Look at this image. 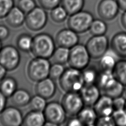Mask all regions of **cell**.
Listing matches in <instances>:
<instances>
[{
    "mask_svg": "<svg viewBox=\"0 0 126 126\" xmlns=\"http://www.w3.org/2000/svg\"><path fill=\"white\" fill-rule=\"evenodd\" d=\"M56 42L50 34L39 33L33 37L31 52L35 57L50 59L56 48Z\"/></svg>",
    "mask_w": 126,
    "mask_h": 126,
    "instance_id": "cell-1",
    "label": "cell"
},
{
    "mask_svg": "<svg viewBox=\"0 0 126 126\" xmlns=\"http://www.w3.org/2000/svg\"><path fill=\"white\" fill-rule=\"evenodd\" d=\"M61 89L65 93H79L85 85L82 70L69 67L59 79Z\"/></svg>",
    "mask_w": 126,
    "mask_h": 126,
    "instance_id": "cell-2",
    "label": "cell"
},
{
    "mask_svg": "<svg viewBox=\"0 0 126 126\" xmlns=\"http://www.w3.org/2000/svg\"><path fill=\"white\" fill-rule=\"evenodd\" d=\"M51 63L49 59L35 57L31 60L27 67V74L30 80L38 82L49 77Z\"/></svg>",
    "mask_w": 126,
    "mask_h": 126,
    "instance_id": "cell-3",
    "label": "cell"
},
{
    "mask_svg": "<svg viewBox=\"0 0 126 126\" xmlns=\"http://www.w3.org/2000/svg\"><path fill=\"white\" fill-rule=\"evenodd\" d=\"M45 119V125L59 126L66 120V113L61 102L51 101L47 103L43 111Z\"/></svg>",
    "mask_w": 126,
    "mask_h": 126,
    "instance_id": "cell-4",
    "label": "cell"
},
{
    "mask_svg": "<svg viewBox=\"0 0 126 126\" xmlns=\"http://www.w3.org/2000/svg\"><path fill=\"white\" fill-rule=\"evenodd\" d=\"M93 15L89 11L81 10L69 15L67 26L77 33H83L89 31L94 20Z\"/></svg>",
    "mask_w": 126,
    "mask_h": 126,
    "instance_id": "cell-5",
    "label": "cell"
},
{
    "mask_svg": "<svg viewBox=\"0 0 126 126\" xmlns=\"http://www.w3.org/2000/svg\"><path fill=\"white\" fill-rule=\"evenodd\" d=\"M91 59L86 45L78 43L70 49L67 63L70 67L82 70L89 65Z\"/></svg>",
    "mask_w": 126,
    "mask_h": 126,
    "instance_id": "cell-6",
    "label": "cell"
},
{
    "mask_svg": "<svg viewBox=\"0 0 126 126\" xmlns=\"http://www.w3.org/2000/svg\"><path fill=\"white\" fill-rule=\"evenodd\" d=\"M48 15L45 9L41 6H36L26 14L25 23L27 27L32 31H39L46 25Z\"/></svg>",
    "mask_w": 126,
    "mask_h": 126,
    "instance_id": "cell-7",
    "label": "cell"
},
{
    "mask_svg": "<svg viewBox=\"0 0 126 126\" xmlns=\"http://www.w3.org/2000/svg\"><path fill=\"white\" fill-rule=\"evenodd\" d=\"M21 56L17 47L11 45L2 47L0 51V63L7 71H12L19 66Z\"/></svg>",
    "mask_w": 126,
    "mask_h": 126,
    "instance_id": "cell-8",
    "label": "cell"
},
{
    "mask_svg": "<svg viewBox=\"0 0 126 126\" xmlns=\"http://www.w3.org/2000/svg\"><path fill=\"white\" fill-rule=\"evenodd\" d=\"M85 45L91 59H99L108 50L109 39L105 35H93Z\"/></svg>",
    "mask_w": 126,
    "mask_h": 126,
    "instance_id": "cell-9",
    "label": "cell"
},
{
    "mask_svg": "<svg viewBox=\"0 0 126 126\" xmlns=\"http://www.w3.org/2000/svg\"><path fill=\"white\" fill-rule=\"evenodd\" d=\"M61 103L67 115L76 116L84 107L85 104L79 94L77 92H67L63 95Z\"/></svg>",
    "mask_w": 126,
    "mask_h": 126,
    "instance_id": "cell-10",
    "label": "cell"
},
{
    "mask_svg": "<svg viewBox=\"0 0 126 126\" xmlns=\"http://www.w3.org/2000/svg\"><path fill=\"white\" fill-rule=\"evenodd\" d=\"M21 111L15 106L6 107L0 114V122L4 126H19L23 124Z\"/></svg>",
    "mask_w": 126,
    "mask_h": 126,
    "instance_id": "cell-11",
    "label": "cell"
},
{
    "mask_svg": "<svg viewBox=\"0 0 126 126\" xmlns=\"http://www.w3.org/2000/svg\"><path fill=\"white\" fill-rule=\"evenodd\" d=\"M119 9L116 0H101L97 7L99 16L104 21H111L115 19Z\"/></svg>",
    "mask_w": 126,
    "mask_h": 126,
    "instance_id": "cell-12",
    "label": "cell"
},
{
    "mask_svg": "<svg viewBox=\"0 0 126 126\" xmlns=\"http://www.w3.org/2000/svg\"><path fill=\"white\" fill-rule=\"evenodd\" d=\"M78 33L68 28L59 31L55 37V42L58 46L70 49L79 43Z\"/></svg>",
    "mask_w": 126,
    "mask_h": 126,
    "instance_id": "cell-13",
    "label": "cell"
},
{
    "mask_svg": "<svg viewBox=\"0 0 126 126\" xmlns=\"http://www.w3.org/2000/svg\"><path fill=\"white\" fill-rule=\"evenodd\" d=\"M57 90L55 80L48 77L37 82L35 86V92L46 99L52 98L55 94Z\"/></svg>",
    "mask_w": 126,
    "mask_h": 126,
    "instance_id": "cell-14",
    "label": "cell"
},
{
    "mask_svg": "<svg viewBox=\"0 0 126 126\" xmlns=\"http://www.w3.org/2000/svg\"><path fill=\"white\" fill-rule=\"evenodd\" d=\"M100 90L95 84H85L79 94L85 105L93 106L101 96Z\"/></svg>",
    "mask_w": 126,
    "mask_h": 126,
    "instance_id": "cell-15",
    "label": "cell"
},
{
    "mask_svg": "<svg viewBox=\"0 0 126 126\" xmlns=\"http://www.w3.org/2000/svg\"><path fill=\"white\" fill-rule=\"evenodd\" d=\"M111 49L119 58H126V32L116 33L111 40Z\"/></svg>",
    "mask_w": 126,
    "mask_h": 126,
    "instance_id": "cell-16",
    "label": "cell"
},
{
    "mask_svg": "<svg viewBox=\"0 0 126 126\" xmlns=\"http://www.w3.org/2000/svg\"><path fill=\"white\" fill-rule=\"evenodd\" d=\"M93 107L98 117L112 116L114 111L113 98L104 94L100 96Z\"/></svg>",
    "mask_w": 126,
    "mask_h": 126,
    "instance_id": "cell-17",
    "label": "cell"
},
{
    "mask_svg": "<svg viewBox=\"0 0 126 126\" xmlns=\"http://www.w3.org/2000/svg\"><path fill=\"white\" fill-rule=\"evenodd\" d=\"M83 126H95L98 115L94 107L85 105L76 116Z\"/></svg>",
    "mask_w": 126,
    "mask_h": 126,
    "instance_id": "cell-18",
    "label": "cell"
},
{
    "mask_svg": "<svg viewBox=\"0 0 126 126\" xmlns=\"http://www.w3.org/2000/svg\"><path fill=\"white\" fill-rule=\"evenodd\" d=\"M25 13L23 11L18 7L14 6L5 17V21L9 26L16 28L25 23Z\"/></svg>",
    "mask_w": 126,
    "mask_h": 126,
    "instance_id": "cell-19",
    "label": "cell"
},
{
    "mask_svg": "<svg viewBox=\"0 0 126 126\" xmlns=\"http://www.w3.org/2000/svg\"><path fill=\"white\" fill-rule=\"evenodd\" d=\"M45 123L46 119L43 111L31 110L24 116L22 125L26 126H43Z\"/></svg>",
    "mask_w": 126,
    "mask_h": 126,
    "instance_id": "cell-20",
    "label": "cell"
},
{
    "mask_svg": "<svg viewBox=\"0 0 126 126\" xmlns=\"http://www.w3.org/2000/svg\"><path fill=\"white\" fill-rule=\"evenodd\" d=\"M118 57L112 50H107L105 53L100 58L98 62V68L99 70L113 71Z\"/></svg>",
    "mask_w": 126,
    "mask_h": 126,
    "instance_id": "cell-21",
    "label": "cell"
},
{
    "mask_svg": "<svg viewBox=\"0 0 126 126\" xmlns=\"http://www.w3.org/2000/svg\"><path fill=\"white\" fill-rule=\"evenodd\" d=\"M12 103L17 107H24L29 104L32 98L30 93L25 89H17L10 97Z\"/></svg>",
    "mask_w": 126,
    "mask_h": 126,
    "instance_id": "cell-22",
    "label": "cell"
},
{
    "mask_svg": "<svg viewBox=\"0 0 126 126\" xmlns=\"http://www.w3.org/2000/svg\"><path fill=\"white\" fill-rule=\"evenodd\" d=\"M116 81L113 71L100 70L95 84L102 92L112 86Z\"/></svg>",
    "mask_w": 126,
    "mask_h": 126,
    "instance_id": "cell-23",
    "label": "cell"
},
{
    "mask_svg": "<svg viewBox=\"0 0 126 126\" xmlns=\"http://www.w3.org/2000/svg\"><path fill=\"white\" fill-rule=\"evenodd\" d=\"M16 79L12 76L5 77L0 81V91L7 97H10L17 89Z\"/></svg>",
    "mask_w": 126,
    "mask_h": 126,
    "instance_id": "cell-24",
    "label": "cell"
},
{
    "mask_svg": "<svg viewBox=\"0 0 126 126\" xmlns=\"http://www.w3.org/2000/svg\"><path fill=\"white\" fill-rule=\"evenodd\" d=\"M61 4L70 15L82 10L85 0H61Z\"/></svg>",
    "mask_w": 126,
    "mask_h": 126,
    "instance_id": "cell-25",
    "label": "cell"
},
{
    "mask_svg": "<svg viewBox=\"0 0 126 126\" xmlns=\"http://www.w3.org/2000/svg\"><path fill=\"white\" fill-rule=\"evenodd\" d=\"M112 71L116 79L124 86L126 85V60L125 59H122L118 60Z\"/></svg>",
    "mask_w": 126,
    "mask_h": 126,
    "instance_id": "cell-26",
    "label": "cell"
},
{
    "mask_svg": "<svg viewBox=\"0 0 126 126\" xmlns=\"http://www.w3.org/2000/svg\"><path fill=\"white\" fill-rule=\"evenodd\" d=\"M33 41V37L28 33H23L20 34L16 39L17 48L24 52H29L31 51Z\"/></svg>",
    "mask_w": 126,
    "mask_h": 126,
    "instance_id": "cell-27",
    "label": "cell"
},
{
    "mask_svg": "<svg viewBox=\"0 0 126 126\" xmlns=\"http://www.w3.org/2000/svg\"><path fill=\"white\" fill-rule=\"evenodd\" d=\"M99 69L95 66L90 65L82 70L85 84H96L99 74Z\"/></svg>",
    "mask_w": 126,
    "mask_h": 126,
    "instance_id": "cell-28",
    "label": "cell"
},
{
    "mask_svg": "<svg viewBox=\"0 0 126 126\" xmlns=\"http://www.w3.org/2000/svg\"><path fill=\"white\" fill-rule=\"evenodd\" d=\"M70 49L58 46L56 48L51 58L53 63L64 64L68 63Z\"/></svg>",
    "mask_w": 126,
    "mask_h": 126,
    "instance_id": "cell-29",
    "label": "cell"
},
{
    "mask_svg": "<svg viewBox=\"0 0 126 126\" xmlns=\"http://www.w3.org/2000/svg\"><path fill=\"white\" fill-rule=\"evenodd\" d=\"M107 25L102 19H94L90 26L89 31L92 35H105L107 31Z\"/></svg>",
    "mask_w": 126,
    "mask_h": 126,
    "instance_id": "cell-30",
    "label": "cell"
},
{
    "mask_svg": "<svg viewBox=\"0 0 126 126\" xmlns=\"http://www.w3.org/2000/svg\"><path fill=\"white\" fill-rule=\"evenodd\" d=\"M50 15L53 21L61 23L66 20L68 14L66 10L61 5H59L51 10Z\"/></svg>",
    "mask_w": 126,
    "mask_h": 126,
    "instance_id": "cell-31",
    "label": "cell"
},
{
    "mask_svg": "<svg viewBox=\"0 0 126 126\" xmlns=\"http://www.w3.org/2000/svg\"><path fill=\"white\" fill-rule=\"evenodd\" d=\"M124 85L117 80L112 86L102 91V92L104 94L113 99L122 96L124 94Z\"/></svg>",
    "mask_w": 126,
    "mask_h": 126,
    "instance_id": "cell-32",
    "label": "cell"
},
{
    "mask_svg": "<svg viewBox=\"0 0 126 126\" xmlns=\"http://www.w3.org/2000/svg\"><path fill=\"white\" fill-rule=\"evenodd\" d=\"M46 99L36 94L32 97L29 103L30 109L32 110L43 111L46 104Z\"/></svg>",
    "mask_w": 126,
    "mask_h": 126,
    "instance_id": "cell-33",
    "label": "cell"
},
{
    "mask_svg": "<svg viewBox=\"0 0 126 126\" xmlns=\"http://www.w3.org/2000/svg\"><path fill=\"white\" fill-rule=\"evenodd\" d=\"M65 69L63 64L53 63L50 66L49 77L54 80H59L64 72Z\"/></svg>",
    "mask_w": 126,
    "mask_h": 126,
    "instance_id": "cell-34",
    "label": "cell"
},
{
    "mask_svg": "<svg viewBox=\"0 0 126 126\" xmlns=\"http://www.w3.org/2000/svg\"><path fill=\"white\" fill-rule=\"evenodd\" d=\"M112 116L115 125L126 126V111L125 109L114 111Z\"/></svg>",
    "mask_w": 126,
    "mask_h": 126,
    "instance_id": "cell-35",
    "label": "cell"
},
{
    "mask_svg": "<svg viewBox=\"0 0 126 126\" xmlns=\"http://www.w3.org/2000/svg\"><path fill=\"white\" fill-rule=\"evenodd\" d=\"M14 6V0H0V19L5 18Z\"/></svg>",
    "mask_w": 126,
    "mask_h": 126,
    "instance_id": "cell-36",
    "label": "cell"
},
{
    "mask_svg": "<svg viewBox=\"0 0 126 126\" xmlns=\"http://www.w3.org/2000/svg\"><path fill=\"white\" fill-rule=\"evenodd\" d=\"M17 6L27 14L36 6V3L34 0H18Z\"/></svg>",
    "mask_w": 126,
    "mask_h": 126,
    "instance_id": "cell-37",
    "label": "cell"
},
{
    "mask_svg": "<svg viewBox=\"0 0 126 126\" xmlns=\"http://www.w3.org/2000/svg\"><path fill=\"white\" fill-rule=\"evenodd\" d=\"M40 6L45 10H51L61 4V0H37Z\"/></svg>",
    "mask_w": 126,
    "mask_h": 126,
    "instance_id": "cell-38",
    "label": "cell"
},
{
    "mask_svg": "<svg viewBox=\"0 0 126 126\" xmlns=\"http://www.w3.org/2000/svg\"><path fill=\"white\" fill-rule=\"evenodd\" d=\"M95 125L98 126H115V124L112 116H99L97 119Z\"/></svg>",
    "mask_w": 126,
    "mask_h": 126,
    "instance_id": "cell-39",
    "label": "cell"
},
{
    "mask_svg": "<svg viewBox=\"0 0 126 126\" xmlns=\"http://www.w3.org/2000/svg\"><path fill=\"white\" fill-rule=\"evenodd\" d=\"M126 102V99L120 96L113 99V105L114 111L124 109Z\"/></svg>",
    "mask_w": 126,
    "mask_h": 126,
    "instance_id": "cell-40",
    "label": "cell"
},
{
    "mask_svg": "<svg viewBox=\"0 0 126 126\" xmlns=\"http://www.w3.org/2000/svg\"><path fill=\"white\" fill-rule=\"evenodd\" d=\"M10 32L8 28L4 25H0V40L6 39L9 35Z\"/></svg>",
    "mask_w": 126,
    "mask_h": 126,
    "instance_id": "cell-41",
    "label": "cell"
},
{
    "mask_svg": "<svg viewBox=\"0 0 126 126\" xmlns=\"http://www.w3.org/2000/svg\"><path fill=\"white\" fill-rule=\"evenodd\" d=\"M66 125L69 126H83L82 123L79 118L76 116H73V117L69 119L66 122Z\"/></svg>",
    "mask_w": 126,
    "mask_h": 126,
    "instance_id": "cell-42",
    "label": "cell"
},
{
    "mask_svg": "<svg viewBox=\"0 0 126 126\" xmlns=\"http://www.w3.org/2000/svg\"><path fill=\"white\" fill-rule=\"evenodd\" d=\"M7 97H6L0 91V114L6 107Z\"/></svg>",
    "mask_w": 126,
    "mask_h": 126,
    "instance_id": "cell-43",
    "label": "cell"
},
{
    "mask_svg": "<svg viewBox=\"0 0 126 126\" xmlns=\"http://www.w3.org/2000/svg\"><path fill=\"white\" fill-rule=\"evenodd\" d=\"M120 9L126 11V0H116Z\"/></svg>",
    "mask_w": 126,
    "mask_h": 126,
    "instance_id": "cell-44",
    "label": "cell"
},
{
    "mask_svg": "<svg viewBox=\"0 0 126 126\" xmlns=\"http://www.w3.org/2000/svg\"><path fill=\"white\" fill-rule=\"evenodd\" d=\"M7 71L5 67L0 63V81L5 77Z\"/></svg>",
    "mask_w": 126,
    "mask_h": 126,
    "instance_id": "cell-45",
    "label": "cell"
},
{
    "mask_svg": "<svg viewBox=\"0 0 126 126\" xmlns=\"http://www.w3.org/2000/svg\"><path fill=\"white\" fill-rule=\"evenodd\" d=\"M121 23L124 28L126 30V11H124L121 15Z\"/></svg>",
    "mask_w": 126,
    "mask_h": 126,
    "instance_id": "cell-46",
    "label": "cell"
},
{
    "mask_svg": "<svg viewBox=\"0 0 126 126\" xmlns=\"http://www.w3.org/2000/svg\"><path fill=\"white\" fill-rule=\"evenodd\" d=\"M124 94L126 97V85L124 86V94Z\"/></svg>",
    "mask_w": 126,
    "mask_h": 126,
    "instance_id": "cell-47",
    "label": "cell"
},
{
    "mask_svg": "<svg viewBox=\"0 0 126 126\" xmlns=\"http://www.w3.org/2000/svg\"><path fill=\"white\" fill-rule=\"evenodd\" d=\"M2 48V44H1V41L0 40V51Z\"/></svg>",
    "mask_w": 126,
    "mask_h": 126,
    "instance_id": "cell-48",
    "label": "cell"
},
{
    "mask_svg": "<svg viewBox=\"0 0 126 126\" xmlns=\"http://www.w3.org/2000/svg\"><path fill=\"white\" fill-rule=\"evenodd\" d=\"M124 109L126 111V105H125V109Z\"/></svg>",
    "mask_w": 126,
    "mask_h": 126,
    "instance_id": "cell-49",
    "label": "cell"
}]
</instances>
